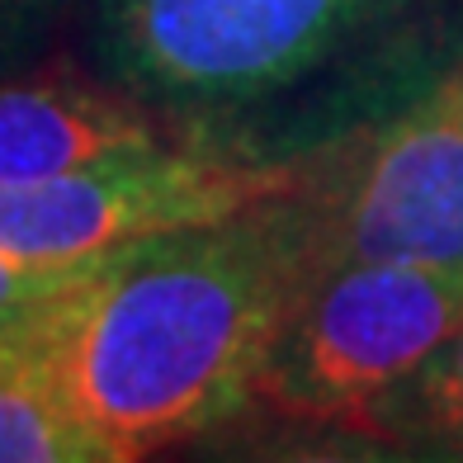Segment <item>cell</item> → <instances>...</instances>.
I'll return each instance as SVG.
<instances>
[{
  "label": "cell",
  "instance_id": "obj_5",
  "mask_svg": "<svg viewBox=\"0 0 463 463\" xmlns=\"http://www.w3.org/2000/svg\"><path fill=\"white\" fill-rule=\"evenodd\" d=\"M298 184V165L222 156L203 142L0 184V246L33 265H80L175 227L237 218Z\"/></svg>",
  "mask_w": 463,
  "mask_h": 463
},
{
  "label": "cell",
  "instance_id": "obj_2",
  "mask_svg": "<svg viewBox=\"0 0 463 463\" xmlns=\"http://www.w3.org/2000/svg\"><path fill=\"white\" fill-rule=\"evenodd\" d=\"M416 0H95L109 86L171 118H227L307 86Z\"/></svg>",
  "mask_w": 463,
  "mask_h": 463
},
{
  "label": "cell",
  "instance_id": "obj_7",
  "mask_svg": "<svg viewBox=\"0 0 463 463\" xmlns=\"http://www.w3.org/2000/svg\"><path fill=\"white\" fill-rule=\"evenodd\" d=\"M104 449L67 407L24 312L0 317V463H99Z\"/></svg>",
  "mask_w": 463,
  "mask_h": 463
},
{
  "label": "cell",
  "instance_id": "obj_4",
  "mask_svg": "<svg viewBox=\"0 0 463 463\" xmlns=\"http://www.w3.org/2000/svg\"><path fill=\"white\" fill-rule=\"evenodd\" d=\"M463 331V260L335 265L298 298L256 402L312 426L360 416Z\"/></svg>",
  "mask_w": 463,
  "mask_h": 463
},
{
  "label": "cell",
  "instance_id": "obj_1",
  "mask_svg": "<svg viewBox=\"0 0 463 463\" xmlns=\"http://www.w3.org/2000/svg\"><path fill=\"white\" fill-rule=\"evenodd\" d=\"M288 194L114 246L24 312L104 463L184 445L256 402L269 354L317 279Z\"/></svg>",
  "mask_w": 463,
  "mask_h": 463
},
{
  "label": "cell",
  "instance_id": "obj_9",
  "mask_svg": "<svg viewBox=\"0 0 463 463\" xmlns=\"http://www.w3.org/2000/svg\"><path fill=\"white\" fill-rule=\"evenodd\" d=\"M67 10L71 0H0V76L43 52Z\"/></svg>",
  "mask_w": 463,
  "mask_h": 463
},
{
  "label": "cell",
  "instance_id": "obj_6",
  "mask_svg": "<svg viewBox=\"0 0 463 463\" xmlns=\"http://www.w3.org/2000/svg\"><path fill=\"white\" fill-rule=\"evenodd\" d=\"M175 146L165 118L128 90L80 76L0 80V184L71 175L99 161Z\"/></svg>",
  "mask_w": 463,
  "mask_h": 463
},
{
  "label": "cell",
  "instance_id": "obj_10",
  "mask_svg": "<svg viewBox=\"0 0 463 463\" xmlns=\"http://www.w3.org/2000/svg\"><path fill=\"white\" fill-rule=\"evenodd\" d=\"M80 265H33V260L0 246V317H14V312H29L38 303L57 298L61 288H71Z\"/></svg>",
  "mask_w": 463,
  "mask_h": 463
},
{
  "label": "cell",
  "instance_id": "obj_8",
  "mask_svg": "<svg viewBox=\"0 0 463 463\" xmlns=\"http://www.w3.org/2000/svg\"><path fill=\"white\" fill-rule=\"evenodd\" d=\"M354 435L407 445L430 458H463V331L445 341L411 378L360 416Z\"/></svg>",
  "mask_w": 463,
  "mask_h": 463
},
{
  "label": "cell",
  "instance_id": "obj_3",
  "mask_svg": "<svg viewBox=\"0 0 463 463\" xmlns=\"http://www.w3.org/2000/svg\"><path fill=\"white\" fill-rule=\"evenodd\" d=\"M288 199L317 279L364 260H463V61L298 165Z\"/></svg>",
  "mask_w": 463,
  "mask_h": 463
}]
</instances>
